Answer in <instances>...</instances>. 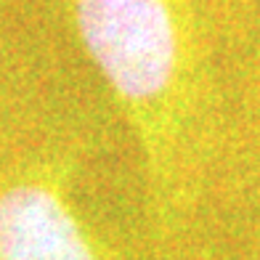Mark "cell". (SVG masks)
Returning <instances> with one entry per match:
<instances>
[{"instance_id":"obj_1","label":"cell","mask_w":260,"mask_h":260,"mask_svg":"<svg viewBox=\"0 0 260 260\" xmlns=\"http://www.w3.org/2000/svg\"><path fill=\"white\" fill-rule=\"evenodd\" d=\"M136 141L157 236L194 223L220 151V27L226 0H61Z\"/></svg>"},{"instance_id":"obj_2","label":"cell","mask_w":260,"mask_h":260,"mask_svg":"<svg viewBox=\"0 0 260 260\" xmlns=\"http://www.w3.org/2000/svg\"><path fill=\"white\" fill-rule=\"evenodd\" d=\"M75 168L56 149L0 168V260H127L82 218Z\"/></svg>"}]
</instances>
